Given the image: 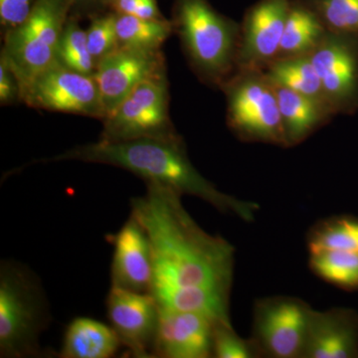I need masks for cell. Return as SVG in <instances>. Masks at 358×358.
I'll return each instance as SVG.
<instances>
[{
	"mask_svg": "<svg viewBox=\"0 0 358 358\" xmlns=\"http://www.w3.org/2000/svg\"><path fill=\"white\" fill-rule=\"evenodd\" d=\"M131 199V214L152 245L154 278L150 294L162 289L204 287L230 291L235 249L224 238L205 232L193 220L182 195L157 182Z\"/></svg>",
	"mask_w": 358,
	"mask_h": 358,
	"instance_id": "obj_1",
	"label": "cell"
},
{
	"mask_svg": "<svg viewBox=\"0 0 358 358\" xmlns=\"http://www.w3.org/2000/svg\"><path fill=\"white\" fill-rule=\"evenodd\" d=\"M89 162L120 167L136 174L145 182L167 186L180 195L199 197L222 213L232 214L252 222L260 206L226 194L207 180L193 166L180 136L106 141L78 145L55 155L46 162Z\"/></svg>",
	"mask_w": 358,
	"mask_h": 358,
	"instance_id": "obj_2",
	"label": "cell"
},
{
	"mask_svg": "<svg viewBox=\"0 0 358 358\" xmlns=\"http://www.w3.org/2000/svg\"><path fill=\"white\" fill-rule=\"evenodd\" d=\"M171 13L190 68L202 83L221 90L238 70L240 23L208 0H173Z\"/></svg>",
	"mask_w": 358,
	"mask_h": 358,
	"instance_id": "obj_3",
	"label": "cell"
},
{
	"mask_svg": "<svg viewBox=\"0 0 358 358\" xmlns=\"http://www.w3.org/2000/svg\"><path fill=\"white\" fill-rule=\"evenodd\" d=\"M52 320L38 277L20 262L0 265V357H39L40 336Z\"/></svg>",
	"mask_w": 358,
	"mask_h": 358,
	"instance_id": "obj_4",
	"label": "cell"
},
{
	"mask_svg": "<svg viewBox=\"0 0 358 358\" xmlns=\"http://www.w3.org/2000/svg\"><path fill=\"white\" fill-rule=\"evenodd\" d=\"M221 91L227 124L238 138L286 148L275 84L263 70H238Z\"/></svg>",
	"mask_w": 358,
	"mask_h": 358,
	"instance_id": "obj_5",
	"label": "cell"
},
{
	"mask_svg": "<svg viewBox=\"0 0 358 358\" xmlns=\"http://www.w3.org/2000/svg\"><path fill=\"white\" fill-rule=\"evenodd\" d=\"M71 15L68 0H37L29 17L3 34L1 54L17 75L22 90L56 63L59 40Z\"/></svg>",
	"mask_w": 358,
	"mask_h": 358,
	"instance_id": "obj_6",
	"label": "cell"
},
{
	"mask_svg": "<svg viewBox=\"0 0 358 358\" xmlns=\"http://www.w3.org/2000/svg\"><path fill=\"white\" fill-rule=\"evenodd\" d=\"M102 122L100 140L106 141L178 136L169 115L166 73L136 87Z\"/></svg>",
	"mask_w": 358,
	"mask_h": 358,
	"instance_id": "obj_7",
	"label": "cell"
},
{
	"mask_svg": "<svg viewBox=\"0 0 358 358\" xmlns=\"http://www.w3.org/2000/svg\"><path fill=\"white\" fill-rule=\"evenodd\" d=\"M21 102L34 109L81 115L103 121L106 117L95 77L52 65L24 87Z\"/></svg>",
	"mask_w": 358,
	"mask_h": 358,
	"instance_id": "obj_8",
	"label": "cell"
},
{
	"mask_svg": "<svg viewBox=\"0 0 358 358\" xmlns=\"http://www.w3.org/2000/svg\"><path fill=\"white\" fill-rule=\"evenodd\" d=\"M312 308L301 299L277 296L254 305L253 336L262 357L303 358Z\"/></svg>",
	"mask_w": 358,
	"mask_h": 358,
	"instance_id": "obj_9",
	"label": "cell"
},
{
	"mask_svg": "<svg viewBox=\"0 0 358 358\" xmlns=\"http://www.w3.org/2000/svg\"><path fill=\"white\" fill-rule=\"evenodd\" d=\"M334 115L358 112V37L327 31L310 53Z\"/></svg>",
	"mask_w": 358,
	"mask_h": 358,
	"instance_id": "obj_10",
	"label": "cell"
},
{
	"mask_svg": "<svg viewBox=\"0 0 358 358\" xmlns=\"http://www.w3.org/2000/svg\"><path fill=\"white\" fill-rule=\"evenodd\" d=\"M166 73V59L160 50L117 47L99 61L94 74L106 117L141 83Z\"/></svg>",
	"mask_w": 358,
	"mask_h": 358,
	"instance_id": "obj_11",
	"label": "cell"
},
{
	"mask_svg": "<svg viewBox=\"0 0 358 358\" xmlns=\"http://www.w3.org/2000/svg\"><path fill=\"white\" fill-rule=\"evenodd\" d=\"M291 1L258 0L247 9L240 23L238 70L264 71L278 58Z\"/></svg>",
	"mask_w": 358,
	"mask_h": 358,
	"instance_id": "obj_12",
	"label": "cell"
},
{
	"mask_svg": "<svg viewBox=\"0 0 358 358\" xmlns=\"http://www.w3.org/2000/svg\"><path fill=\"white\" fill-rule=\"evenodd\" d=\"M107 317L131 357H155L159 308L152 294L110 287Z\"/></svg>",
	"mask_w": 358,
	"mask_h": 358,
	"instance_id": "obj_13",
	"label": "cell"
},
{
	"mask_svg": "<svg viewBox=\"0 0 358 358\" xmlns=\"http://www.w3.org/2000/svg\"><path fill=\"white\" fill-rule=\"evenodd\" d=\"M109 240L114 246L110 280L112 287L138 293H150L154 278V256L147 232L129 216Z\"/></svg>",
	"mask_w": 358,
	"mask_h": 358,
	"instance_id": "obj_14",
	"label": "cell"
},
{
	"mask_svg": "<svg viewBox=\"0 0 358 358\" xmlns=\"http://www.w3.org/2000/svg\"><path fill=\"white\" fill-rule=\"evenodd\" d=\"M216 324L200 313L159 310L155 357H213Z\"/></svg>",
	"mask_w": 358,
	"mask_h": 358,
	"instance_id": "obj_15",
	"label": "cell"
},
{
	"mask_svg": "<svg viewBox=\"0 0 358 358\" xmlns=\"http://www.w3.org/2000/svg\"><path fill=\"white\" fill-rule=\"evenodd\" d=\"M303 358H358V313L312 308Z\"/></svg>",
	"mask_w": 358,
	"mask_h": 358,
	"instance_id": "obj_16",
	"label": "cell"
},
{
	"mask_svg": "<svg viewBox=\"0 0 358 358\" xmlns=\"http://www.w3.org/2000/svg\"><path fill=\"white\" fill-rule=\"evenodd\" d=\"M286 148L307 140L334 117L324 103L275 85Z\"/></svg>",
	"mask_w": 358,
	"mask_h": 358,
	"instance_id": "obj_17",
	"label": "cell"
},
{
	"mask_svg": "<svg viewBox=\"0 0 358 358\" xmlns=\"http://www.w3.org/2000/svg\"><path fill=\"white\" fill-rule=\"evenodd\" d=\"M122 345L112 327L91 317H79L66 327L59 357L110 358L117 355Z\"/></svg>",
	"mask_w": 358,
	"mask_h": 358,
	"instance_id": "obj_18",
	"label": "cell"
},
{
	"mask_svg": "<svg viewBox=\"0 0 358 358\" xmlns=\"http://www.w3.org/2000/svg\"><path fill=\"white\" fill-rule=\"evenodd\" d=\"M152 294L159 310L200 313L216 324H231L230 291L190 287L162 289Z\"/></svg>",
	"mask_w": 358,
	"mask_h": 358,
	"instance_id": "obj_19",
	"label": "cell"
},
{
	"mask_svg": "<svg viewBox=\"0 0 358 358\" xmlns=\"http://www.w3.org/2000/svg\"><path fill=\"white\" fill-rule=\"evenodd\" d=\"M327 29L301 0H292L278 58L308 55L326 35Z\"/></svg>",
	"mask_w": 358,
	"mask_h": 358,
	"instance_id": "obj_20",
	"label": "cell"
},
{
	"mask_svg": "<svg viewBox=\"0 0 358 358\" xmlns=\"http://www.w3.org/2000/svg\"><path fill=\"white\" fill-rule=\"evenodd\" d=\"M264 71L273 83L278 86L319 101L329 108L319 75L310 60V54L277 58Z\"/></svg>",
	"mask_w": 358,
	"mask_h": 358,
	"instance_id": "obj_21",
	"label": "cell"
},
{
	"mask_svg": "<svg viewBox=\"0 0 358 358\" xmlns=\"http://www.w3.org/2000/svg\"><path fill=\"white\" fill-rule=\"evenodd\" d=\"M115 14L119 46L141 50H160L174 34L171 20H152L136 16Z\"/></svg>",
	"mask_w": 358,
	"mask_h": 358,
	"instance_id": "obj_22",
	"label": "cell"
},
{
	"mask_svg": "<svg viewBox=\"0 0 358 358\" xmlns=\"http://www.w3.org/2000/svg\"><path fill=\"white\" fill-rule=\"evenodd\" d=\"M308 248L310 254L326 250L358 253V217L341 215L320 221L308 233Z\"/></svg>",
	"mask_w": 358,
	"mask_h": 358,
	"instance_id": "obj_23",
	"label": "cell"
},
{
	"mask_svg": "<svg viewBox=\"0 0 358 358\" xmlns=\"http://www.w3.org/2000/svg\"><path fill=\"white\" fill-rule=\"evenodd\" d=\"M313 273L329 284L345 291H358V253L326 250L310 254Z\"/></svg>",
	"mask_w": 358,
	"mask_h": 358,
	"instance_id": "obj_24",
	"label": "cell"
},
{
	"mask_svg": "<svg viewBox=\"0 0 358 358\" xmlns=\"http://www.w3.org/2000/svg\"><path fill=\"white\" fill-rule=\"evenodd\" d=\"M56 63L68 69L94 76L96 62L88 46L86 30L79 20L70 16L59 40Z\"/></svg>",
	"mask_w": 358,
	"mask_h": 358,
	"instance_id": "obj_25",
	"label": "cell"
},
{
	"mask_svg": "<svg viewBox=\"0 0 358 358\" xmlns=\"http://www.w3.org/2000/svg\"><path fill=\"white\" fill-rule=\"evenodd\" d=\"M327 31L358 37V0H301Z\"/></svg>",
	"mask_w": 358,
	"mask_h": 358,
	"instance_id": "obj_26",
	"label": "cell"
},
{
	"mask_svg": "<svg viewBox=\"0 0 358 358\" xmlns=\"http://www.w3.org/2000/svg\"><path fill=\"white\" fill-rule=\"evenodd\" d=\"M86 33L90 52L96 64L101 59L119 47L115 29V14L112 11H106L92 17Z\"/></svg>",
	"mask_w": 358,
	"mask_h": 358,
	"instance_id": "obj_27",
	"label": "cell"
},
{
	"mask_svg": "<svg viewBox=\"0 0 358 358\" xmlns=\"http://www.w3.org/2000/svg\"><path fill=\"white\" fill-rule=\"evenodd\" d=\"M262 357L253 339L241 338L232 324H218L214 329L213 357L255 358Z\"/></svg>",
	"mask_w": 358,
	"mask_h": 358,
	"instance_id": "obj_28",
	"label": "cell"
},
{
	"mask_svg": "<svg viewBox=\"0 0 358 358\" xmlns=\"http://www.w3.org/2000/svg\"><path fill=\"white\" fill-rule=\"evenodd\" d=\"M37 0H0V25L2 34L24 23Z\"/></svg>",
	"mask_w": 358,
	"mask_h": 358,
	"instance_id": "obj_29",
	"label": "cell"
},
{
	"mask_svg": "<svg viewBox=\"0 0 358 358\" xmlns=\"http://www.w3.org/2000/svg\"><path fill=\"white\" fill-rule=\"evenodd\" d=\"M108 11L145 20H166L160 13L157 0H109Z\"/></svg>",
	"mask_w": 358,
	"mask_h": 358,
	"instance_id": "obj_30",
	"label": "cell"
},
{
	"mask_svg": "<svg viewBox=\"0 0 358 358\" xmlns=\"http://www.w3.org/2000/svg\"><path fill=\"white\" fill-rule=\"evenodd\" d=\"M21 102V84L7 59L0 54V103L4 106Z\"/></svg>",
	"mask_w": 358,
	"mask_h": 358,
	"instance_id": "obj_31",
	"label": "cell"
},
{
	"mask_svg": "<svg viewBox=\"0 0 358 358\" xmlns=\"http://www.w3.org/2000/svg\"><path fill=\"white\" fill-rule=\"evenodd\" d=\"M71 6V15L78 20L84 16L94 17L108 11L109 0H68Z\"/></svg>",
	"mask_w": 358,
	"mask_h": 358,
	"instance_id": "obj_32",
	"label": "cell"
}]
</instances>
